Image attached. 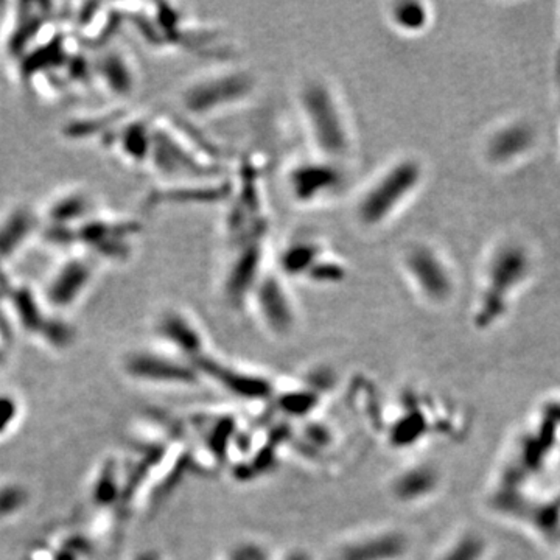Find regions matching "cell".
<instances>
[{
	"label": "cell",
	"instance_id": "obj_1",
	"mask_svg": "<svg viewBox=\"0 0 560 560\" xmlns=\"http://www.w3.org/2000/svg\"><path fill=\"white\" fill-rule=\"evenodd\" d=\"M299 100L305 126L319 156L342 162L352 148V134L335 91L324 81L310 80L300 89Z\"/></svg>",
	"mask_w": 560,
	"mask_h": 560
},
{
	"label": "cell",
	"instance_id": "obj_2",
	"mask_svg": "<svg viewBox=\"0 0 560 560\" xmlns=\"http://www.w3.org/2000/svg\"><path fill=\"white\" fill-rule=\"evenodd\" d=\"M423 181V167L414 157H401L368 185L355 206V217L364 227H378L396 217Z\"/></svg>",
	"mask_w": 560,
	"mask_h": 560
},
{
	"label": "cell",
	"instance_id": "obj_3",
	"mask_svg": "<svg viewBox=\"0 0 560 560\" xmlns=\"http://www.w3.org/2000/svg\"><path fill=\"white\" fill-rule=\"evenodd\" d=\"M254 89L251 74L226 70L201 76L181 93V106L190 116L206 117L246 98Z\"/></svg>",
	"mask_w": 560,
	"mask_h": 560
},
{
	"label": "cell",
	"instance_id": "obj_4",
	"mask_svg": "<svg viewBox=\"0 0 560 560\" xmlns=\"http://www.w3.org/2000/svg\"><path fill=\"white\" fill-rule=\"evenodd\" d=\"M100 260L80 251L69 254L48 272L44 288L39 293L42 302L52 312L69 310L76 305L95 282Z\"/></svg>",
	"mask_w": 560,
	"mask_h": 560
},
{
	"label": "cell",
	"instance_id": "obj_5",
	"mask_svg": "<svg viewBox=\"0 0 560 560\" xmlns=\"http://www.w3.org/2000/svg\"><path fill=\"white\" fill-rule=\"evenodd\" d=\"M401 267L415 293L428 304H442L453 291V279L447 262L436 248L414 243L404 253Z\"/></svg>",
	"mask_w": 560,
	"mask_h": 560
},
{
	"label": "cell",
	"instance_id": "obj_6",
	"mask_svg": "<svg viewBox=\"0 0 560 560\" xmlns=\"http://www.w3.org/2000/svg\"><path fill=\"white\" fill-rule=\"evenodd\" d=\"M251 296L254 298L258 319L268 332L285 336L296 327L298 313L293 298L276 272H263Z\"/></svg>",
	"mask_w": 560,
	"mask_h": 560
},
{
	"label": "cell",
	"instance_id": "obj_7",
	"mask_svg": "<svg viewBox=\"0 0 560 560\" xmlns=\"http://www.w3.org/2000/svg\"><path fill=\"white\" fill-rule=\"evenodd\" d=\"M340 164L324 157L298 164L290 173L291 193L298 203H319L338 193L344 184V171Z\"/></svg>",
	"mask_w": 560,
	"mask_h": 560
},
{
	"label": "cell",
	"instance_id": "obj_8",
	"mask_svg": "<svg viewBox=\"0 0 560 560\" xmlns=\"http://www.w3.org/2000/svg\"><path fill=\"white\" fill-rule=\"evenodd\" d=\"M124 369L129 377L148 383L187 385L196 382V371L182 363L179 358H171L156 352L139 350L128 354L124 360Z\"/></svg>",
	"mask_w": 560,
	"mask_h": 560
},
{
	"label": "cell",
	"instance_id": "obj_9",
	"mask_svg": "<svg viewBox=\"0 0 560 560\" xmlns=\"http://www.w3.org/2000/svg\"><path fill=\"white\" fill-rule=\"evenodd\" d=\"M92 76H95L102 88L114 98H129L138 89V69L125 50L107 47L91 62Z\"/></svg>",
	"mask_w": 560,
	"mask_h": 560
},
{
	"label": "cell",
	"instance_id": "obj_10",
	"mask_svg": "<svg viewBox=\"0 0 560 560\" xmlns=\"http://www.w3.org/2000/svg\"><path fill=\"white\" fill-rule=\"evenodd\" d=\"M154 332L178 354L189 356L192 363L203 358L204 338L203 333L189 314L179 308H165L154 322Z\"/></svg>",
	"mask_w": 560,
	"mask_h": 560
},
{
	"label": "cell",
	"instance_id": "obj_11",
	"mask_svg": "<svg viewBox=\"0 0 560 560\" xmlns=\"http://www.w3.org/2000/svg\"><path fill=\"white\" fill-rule=\"evenodd\" d=\"M42 229L41 212L16 204L0 217V269L11 262Z\"/></svg>",
	"mask_w": 560,
	"mask_h": 560
},
{
	"label": "cell",
	"instance_id": "obj_12",
	"mask_svg": "<svg viewBox=\"0 0 560 560\" xmlns=\"http://www.w3.org/2000/svg\"><path fill=\"white\" fill-rule=\"evenodd\" d=\"M98 213L95 198L86 189H69L48 201L41 212L42 227L74 229Z\"/></svg>",
	"mask_w": 560,
	"mask_h": 560
},
{
	"label": "cell",
	"instance_id": "obj_13",
	"mask_svg": "<svg viewBox=\"0 0 560 560\" xmlns=\"http://www.w3.org/2000/svg\"><path fill=\"white\" fill-rule=\"evenodd\" d=\"M408 538L396 531L363 534L342 543L335 560H397L405 556Z\"/></svg>",
	"mask_w": 560,
	"mask_h": 560
},
{
	"label": "cell",
	"instance_id": "obj_14",
	"mask_svg": "<svg viewBox=\"0 0 560 560\" xmlns=\"http://www.w3.org/2000/svg\"><path fill=\"white\" fill-rule=\"evenodd\" d=\"M154 124L145 119H121L119 124L105 134L103 140L116 147L117 152L128 162L142 165L148 164L153 148Z\"/></svg>",
	"mask_w": 560,
	"mask_h": 560
},
{
	"label": "cell",
	"instance_id": "obj_15",
	"mask_svg": "<svg viewBox=\"0 0 560 560\" xmlns=\"http://www.w3.org/2000/svg\"><path fill=\"white\" fill-rule=\"evenodd\" d=\"M327 255L326 248L313 239H298L285 246L279 257L280 271L286 277H305Z\"/></svg>",
	"mask_w": 560,
	"mask_h": 560
},
{
	"label": "cell",
	"instance_id": "obj_16",
	"mask_svg": "<svg viewBox=\"0 0 560 560\" xmlns=\"http://www.w3.org/2000/svg\"><path fill=\"white\" fill-rule=\"evenodd\" d=\"M436 473L428 469V467H414L401 472L400 475L394 479L392 493L394 497L401 501H414L422 500V497L436 491Z\"/></svg>",
	"mask_w": 560,
	"mask_h": 560
},
{
	"label": "cell",
	"instance_id": "obj_17",
	"mask_svg": "<svg viewBox=\"0 0 560 560\" xmlns=\"http://www.w3.org/2000/svg\"><path fill=\"white\" fill-rule=\"evenodd\" d=\"M428 19H429L428 6L420 2L396 4L391 10L392 24L406 33H415L423 30L428 24Z\"/></svg>",
	"mask_w": 560,
	"mask_h": 560
},
{
	"label": "cell",
	"instance_id": "obj_18",
	"mask_svg": "<svg viewBox=\"0 0 560 560\" xmlns=\"http://www.w3.org/2000/svg\"><path fill=\"white\" fill-rule=\"evenodd\" d=\"M120 497V487L117 483V472L114 464H107L102 469L95 486H93V501L95 505H111Z\"/></svg>",
	"mask_w": 560,
	"mask_h": 560
},
{
	"label": "cell",
	"instance_id": "obj_19",
	"mask_svg": "<svg viewBox=\"0 0 560 560\" xmlns=\"http://www.w3.org/2000/svg\"><path fill=\"white\" fill-rule=\"evenodd\" d=\"M28 495L22 486L19 484H4L0 486V519L19 512L25 506Z\"/></svg>",
	"mask_w": 560,
	"mask_h": 560
},
{
	"label": "cell",
	"instance_id": "obj_20",
	"mask_svg": "<svg viewBox=\"0 0 560 560\" xmlns=\"http://www.w3.org/2000/svg\"><path fill=\"white\" fill-rule=\"evenodd\" d=\"M483 545L475 537H462L445 549L439 560H478Z\"/></svg>",
	"mask_w": 560,
	"mask_h": 560
},
{
	"label": "cell",
	"instance_id": "obj_21",
	"mask_svg": "<svg viewBox=\"0 0 560 560\" xmlns=\"http://www.w3.org/2000/svg\"><path fill=\"white\" fill-rule=\"evenodd\" d=\"M16 415V404L10 397H0V434L11 425Z\"/></svg>",
	"mask_w": 560,
	"mask_h": 560
},
{
	"label": "cell",
	"instance_id": "obj_22",
	"mask_svg": "<svg viewBox=\"0 0 560 560\" xmlns=\"http://www.w3.org/2000/svg\"><path fill=\"white\" fill-rule=\"evenodd\" d=\"M135 560H161V559L154 551H148V552H142L139 557H135Z\"/></svg>",
	"mask_w": 560,
	"mask_h": 560
},
{
	"label": "cell",
	"instance_id": "obj_23",
	"mask_svg": "<svg viewBox=\"0 0 560 560\" xmlns=\"http://www.w3.org/2000/svg\"><path fill=\"white\" fill-rule=\"evenodd\" d=\"M285 560H310V559H308V556L304 554V552H293V554H290Z\"/></svg>",
	"mask_w": 560,
	"mask_h": 560
}]
</instances>
